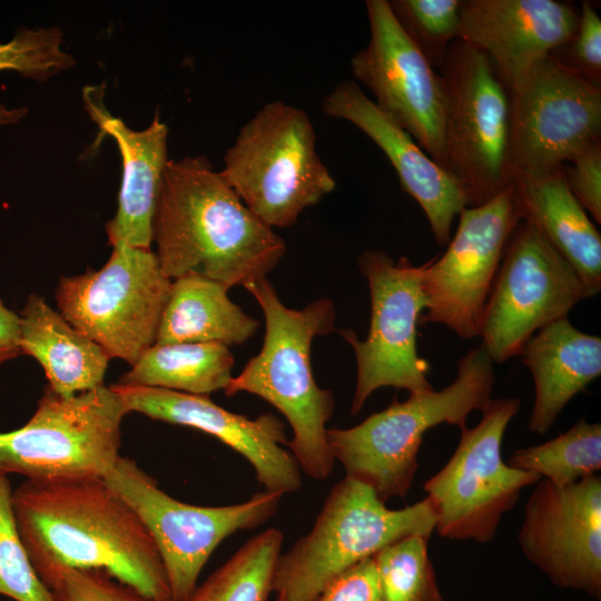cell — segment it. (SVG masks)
<instances>
[{"label":"cell","instance_id":"6da1fadb","mask_svg":"<svg viewBox=\"0 0 601 601\" xmlns=\"http://www.w3.org/2000/svg\"><path fill=\"white\" fill-rule=\"evenodd\" d=\"M12 505L38 577L63 568L99 569L147 598L173 601L150 533L104 477L26 480L13 490Z\"/></svg>","mask_w":601,"mask_h":601},{"label":"cell","instance_id":"7a4b0ae2","mask_svg":"<svg viewBox=\"0 0 601 601\" xmlns=\"http://www.w3.org/2000/svg\"><path fill=\"white\" fill-rule=\"evenodd\" d=\"M152 240L171 280L196 273L228 288L266 278L286 250L284 239L240 200L205 156L168 161Z\"/></svg>","mask_w":601,"mask_h":601},{"label":"cell","instance_id":"3957f363","mask_svg":"<svg viewBox=\"0 0 601 601\" xmlns=\"http://www.w3.org/2000/svg\"><path fill=\"white\" fill-rule=\"evenodd\" d=\"M244 287L263 311L265 336L259 353L233 376L225 394L247 392L275 406L292 427L287 446L299 469L315 480H325L335 462L326 437L335 401L331 390L315 382L311 347L316 336L336 329L334 304L319 298L302 309L288 308L267 278Z\"/></svg>","mask_w":601,"mask_h":601},{"label":"cell","instance_id":"277c9868","mask_svg":"<svg viewBox=\"0 0 601 601\" xmlns=\"http://www.w3.org/2000/svg\"><path fill=\"white\" fill-rule=\"evenodd\" d=\"M495 383L493 361L481 344L457 363L455 380L440 391L413 392L394 401L349 428H327L334 460L346 475L387 502L404 499L418 469L417 455L424 434L439 424L463 428L471 412L491 401Z\"/></svg>","mask_w":601,"mask_h":601},{"label":"cell","instance_id":"5b68a950","mask_svg":"<svg viewBox=\"0 0 601 601\" xmlns=\"http://www.w3.org/2000/svg\"><path fill=\"white\" fill-rule=\"evenodd\" d=\"M436 521L428 496L392 510L370 486L345 476L329 491L311 531L279 555L273 591L282 601H315L337 574L384 546L410 535L430 539Z\"/></svg>","mask_w":601,"mask_h":601},{"label":"cell","instance_id":"8992f818","mask_svg":"<svg viewBox=\"0 0 601 601\" xmlns=\"http://www.w3.org/2000/svg\"><path fill=\"white\" fill-rule=\"evenodd\" d=\"M220 174L272 228L294 225L304 209L336 186L316 150L309 116L280 100L264 105L240 128L224 156Z\"/></svg>","mask_w":601,"mask_h":601},{"label":"cell","instance_id":"52a82bcc","mask_svg":"<svg viewBox=\"0 0 601 601\" xmlns=\"http://www.w3.org/2000/svg\"><path fill=\"white\" fill-rule=\"evenodd\" d=\"M128 413L111 386L68 397L46 386L29 421L0 432V473L35 482L104 477L121 456Z\"/></svg>","mask_w":601,"mask_h":601},{"label":"cell","instance_id":"ba28073f","mask_svg":"<svg viewBox=\"0 0 601 601\" xmlns=\"http://www.w3.org/2000/svg\"><path fill=\"white\" fill-rule=\"evenodd\" d=\"M445 85L444 168L467 207L482 205L513 184L510 93L475 46L455 40L439 68Z\"/></svg>","mask_w":601,"mask_h":601},{"label":"cell","instance_id":"9c48e42d","mask_svg":"<svg viewBox=\"0 0 601 601\" xmlns=\"http://www.w3.org/2000/svg\"><path fill=\"white\" fill-rule=\"evenodd\" d=\"M171 282L150 248L120 243L100 269L62 277L56 300L68 323L131 366L156 342Z\"/></svg>","mask_w":601,"mask_h":601},{"label":"cell","instance_id":"30bf717a","mask_svg":"<svg viewBox=\"0 0 601 601\" xmlns=\"http://www.w3.org/2000/svg\"><path fill=\"white\" fill-rule=\"evenodd\" d=\"M104 480L131 506L150 533L165 566L173 601H187L215 549L235 532L267 522L283 497L263 491L238 504H188L164 492L154 477L124 456Z\"/></svg>","mask_w":601,"mask_h":601},{"label":"cell","instance_id":"8fae6325","mask_svg":"<svg viewBox=\"0 0 601 601\" xmlns=\"http://www.w3.org/2000/svg\"><path fill=\"white\" fill-rule=\"evenodd\" d=\"M519 410L518 397L491 398L480 422L461 428L453 455L425 482L424 491L437 513L435 530L442 538L491 542L522 489L541 480L502 459L504 432Z\"/></svg>","mask_w":601,"mask_h":601},{"label":"cell","instance_id":"7c38bea8","mask_svg":"<svg viewBox=\"0 0 601 601\" xmlns=\"http://www.w3.org/2000/svg\"><path fill=\"white\" fill-rule=\"evenodd\" d=\"M589 292L570 263L529 221L511 234L481 319L480 337L493 363L520 355L546 325L568 317Z\"/></svg>","mask_w":601,"mask_h":601},{"label":"cell","instance_id":"4fadbf2b","mask_svg":"<svg viewBox=\"0 0 601 601\" xmlns=\"http://www.w3.org/2000/svg\"><path fill=\"white\" fill-rule=\"evenodd\" d=\"M371 295L367 337L361 341L351 329L341 331L352 346L357 378L351 413L357 414L370 395L381 387L408 393L433 390L428 363L417 352V326L425 309V263L413 265L406 257L394 260L383 250L367 249L358 257Z\"/></svg>","mask_w":601,"mask_h":601},{"label":"cell","instance_id":"5bb4252c","mask_svg":"<svg viewBox=\"0 0 601 601\" xmlns=\"http://www.w3.org/2000/svg\"><path fill=\"white\" fill-rule=\"evenodd\" d=\"M509 93L514 180L556 170L601 140V87L551 55Z\"/></svg>","mask_w":601,"mask_h":601},{"label":"cell","instance_id":"9a60e30c","mask_svg":"<svg viewBox=\"0 0 601 601\" xmlns=\"http://www.w3.org/2000/svg\"><path fill=\"white\" fill-rule=\"evenodd\" d=\"M522 220L514 186L465 207L441 256L425 263L423 293L427 313L420 324H441L464 339L480 335L481 319L508 240Z\"/></svg>","mask_w":601,"mask_h":601},{"label":"cell","instance_id":"2e32d148","mask_svg":"<svg viewBox=\"0 0 601 601\" xmlns=\"http://www.w3.org/2000/svg\"><path fill=\"white\" fill-rule=\"evenodd\" d=\"M365 7L370 40L351 58L353 77L444 168V81L405 33L387 0H367Z\"/></svg>","mask_w":601,"mask_h":601},{"label":"cell","instance_id":"e0dca14e","mask_svg":"<svg viewBox=\"0 0 601 601\" xmlns=\"http://www.w3.org/2000/svg\"><path fill=\"white\" fill-rule=\"evenodd\" d=\"M518 539L523 554L558 587L601 597V479L555 486L539 480Z\"/></svg>","mask_w":601,"mask_h":601},{"label":"cell","instance_id":"ac0fdd59","mask_svg":"<svg viewBox=\"0 0 601 601\" xmlns=\"http://www.w3.org/2000/svg\"><path fill=\"white\" fill-rule=\"evenodd\" d=\"M129 412L200 430L243 455L253 466L264 491L293 493L302 487L300 469L288 444L285 426L273 414L248 418L215 404L207 395L158 387L110 385Z\"/></svg>","mask_w":601,"mask_h":601},{"label":"cell","instance_id":"d6986e66","mask_svg":"<svg viewBox=\"0 0 601 601\" xmlns=\"http://www.w3.org/2000/svg\"><path fill=\"white\" fill-rule=\"evenodd\" d=\"M579 8L555 0H462L461 39L483 51L509 92L573 36Z\"/></svg>","mask_w":601,"mask_h":601},{"label":"cell","instance_id":"ffe728a7","mask_svg":"<svg viewBox=\"0 0 601 601\" xmlns=\"http://www.w3.org/2000/svg\"><path fill=\"white\" fill-rule=\"evenodd\" d=\"M323 112L351 122L385 154L402 189L421 206L439 245L451 239L453 220L467 207L456 179L386 116L353 80H345L325 97Z\"/></svg>","mask_w":601,"mask_h":601},{"label":"cell","instance_id":"44dd1931","mask_svg":"<svg viewBox=\"0 0 601 601\" xmlns=\"http://www.w3.org/2000/svg\"><path fill=\"white\" fill-rule=\"evenodd\" d=\"M96 88L85 89L86 109L104 135L111 136L121 154L122 179L118 209L106 225L111 246L150 248L152 218L167 159L168 128L158 118L144 130L128 128L108 112Z\"/></svg>","mask_w":601,"mask_h":601},{"label":"cell","instance_id":"7402d4cb","mask_svg":"<svg viewBox=\"0 0 601 601\" xmlns=\"http://www.w3.org/2000/svg\"><path fill=\"white\" fill-rule=\"evenodd\" d=\"M534 382L529 427L546 433L564 406L601 374V338L575 328L568 317L541 328L522 348Z\"/></svg>","mask_w":601,"mask_h":601},{"label":"cell","instance_id":"603a6c76","mask_svg":"<svg viewBox=\"0 0 601 601\" xmlns=\"http://www.w3.org/2000/svg\"><path fill=\"white\" fill-rule=\"evenodd\" d=\"M522 220L531 223L570 263L590 297L601 290V235L569 189L563 166L513 181Z\"/></svg>","mask_w":601,"mask_h":601},{"label":"cell","instance_id":"cb8c5ba5","mask_svg":"<svg viewBox=\"0 0 601 601\" xmlns=\"http://www.w3.org/2000/svg\"><path fill=\"white\" fill-rule=\"evenodd\" d=\"M19 344L21 354L42 366L47 386L61 396L105 385L109 355L36 294L19 315Z\"/></svg>","mask_w":601,"mask_h":601},{"label":"cell","instance_id":"d4e9b609","mask_svg":"<svg viewBox=\"0 0 601 601\" xmlns=\"http://www.w3.org/2000/svg\"><path fill=\"white\" fill-rule=\"evenodd\" d=\"M228 289L196 273L173 279L155 344H244L254 336L259 321L231 302Z\"/></svg>","mask_w":601,"mask_h":601},{"label":"cell","instance_id":"484cf974","mask_svg":"<svg viewBox=\"0 0 601 601\" xmlns=\"http://www.w3.org/2000/svg\"><path fill=\"white\" fill-rule=\"evenodd\" d=\"M234 365L229 347L219 343L154 344L117 383L208 395L226 388Z\"/></svg>","mask_w":601,"mask_h":601},{"label":"cell","instance_id":"4316f807","mask_svg":"<svg viewBox=\"0 0 601 601\" xmlns=\"http://www.w3.org/2000/svg\"><path fill=\"white\" fill-rule=\"evenodd\" d=\"M284 534L267 529L248 540L187 601H267Z\"/></svg>","mask_w":601,"mask_h":601},{"label":"cell","instance_id":"83f0119b","mask_svg":"<svg viewBox=\"0 0 601 601\" xmlns=\"http://www.w3.org/2000/svg\"><path fill=\"white\" fill-rule=\"evenodd\" d=\"M508 464L565 486L601 470V425L578 421L555 439L515 451Z\"/></svg>","mask_w":601,"mask_h":601},{"label":"cell","instance_id":"f1b7e54d","mask_svg":"<svg viewBox=\"0 0 601 601\" xmlns=\"http://www.w3.org/2000/svg\"><path fill=\"white\" fill-rule=\"evenodd\" d=\"M428 538L410 535L373 555L381 601H443L427 552Z\"/></svg>","mask_w":601,"mask_h":601},{"label":"cell","instance_id":"f546056e","mask_svg":"<svg viewBox=\"0 0 601 601\" xmlns=\"http://www.w3.org/2000/svg\"><path fill=\"white\" fill-rule=\"evenodd\" d=\"M390 7L410 39L434 68L461 39L462 0H392Z\"/></svg>","mask_w":601,"mask_h":601},{"label":"cell","instance_id":"4dcf8cb0","mask_svg":"<svg viewBox=\"0 0 601 601\" xmlns=\"http://www.w3.org/2000/svg\"><path fill=\"white\" fill-rule=\"evenodd\" d=\"M61 31L50 29H23L12 40L0 45V70H16L24 77L45 80L75 63L70 55L61 50ZM26 109H8L0 105V125L16 122Z\"/></svg>","mask_w":601,"mask_h":601},{"label":"cell","instance_id":"1f68e13d","mask_svg":"<svg viewBox=\"0 0 601 601\" xmlns=\"http://www.w3.org/2000/svg\"><path fill=\"white\" fill-rule=\"evenodd\" d=\"M12 492L9 476L0 473V595L16 601H53L22 543Z\"/></svg>","mask_w":601,"mask_h":601},{"label":"cell","instance_id":"d6a6232c","mask_svg":"<svg viewBox=\"0 0 601 601\" xmlns=\"http://www.w3.org/2000/svg\"><path fill=\"white\" fill-rule=\"evenodd\" d=\"M39 579L53 601H157L99 569H56Z\"/></svg>","mask_w":601,"mask_h":601},{"label":"cell","instance_id":"836d02e7","mask_svg":"<svg viewBox=\"0 0 601 601\" xmlns=\"http://www.w3.org/2000/svg\"><path fill=\"white\" fill-rule=\"evenodd\" d=\"M551 56L591 83L601 87V19L588 1L580 6L573 36Z\"/></svg>","mask_w":601,"mask_h":601},{"label":"cell","instance_id":"e575fe53","mask_svg":"<svg viewBox=\"0 0 601 601\" xmlns=\"http://www.w3.org/2000/svg\"><path fill=\"white\" fill-rule=\"evenodd\" d=\"M563 166L566 185L598 225L601 223V140Z\"/></svg>","mask_w":601,"mask_h":601},{"label":"cell","instance_id":"d590c367","mask_svg":"<svg viewBox=\"0 0 601 601\" xmlns=\"http://www.w3.org/2000/svg\"><path fill=\"white\" fill-rule=\"evenodd\" d=\"M315 601H381L374 558L365 559L332 579Z\"/></svg>","mask_w":601,"mask_h":601},{"label":"cell","instance_id":"8d00e7d4","mask_svg":"<svg viewBox=\"0 0 601 601\" xmlns=\"http://www.w3.org/2000/svg\"><path fill=\"white\" fill-rule=\"evenodd\" d=\"M20 352L19 315L0 298V365L16 358Z\"/></svg>","mask_w":601,"mask_h":601},{"label":"cell","instance_id":"74e56055","mask_svg":"<svg viewBox=\"0 0 601 601\" xmlns=\"http://www.w3.org/2000/svg\"><path fill=\"white\" fill-rule=\"evenodd\" d=\"M276 601H282V600L277 598V600H276Z\"/></svg>","mask_w":601,"mask_h":601}]
</instances>
